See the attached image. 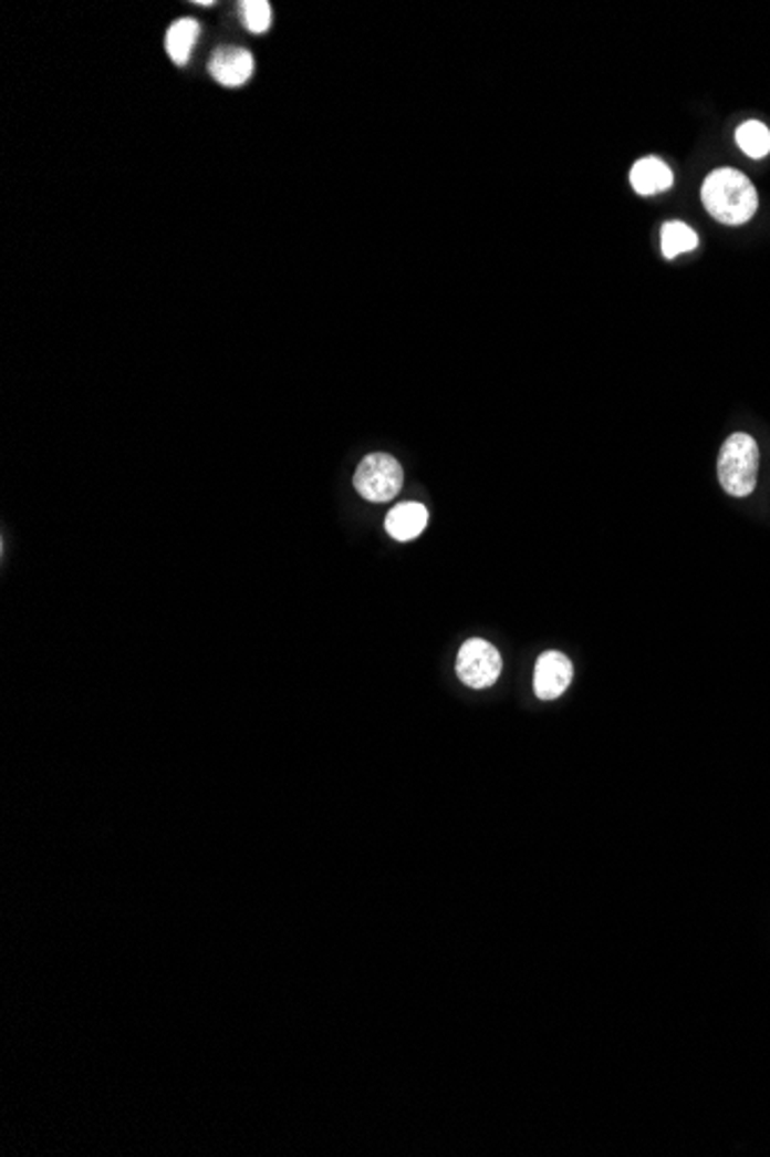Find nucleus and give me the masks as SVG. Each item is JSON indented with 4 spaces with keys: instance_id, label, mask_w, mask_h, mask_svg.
<instances>
[{
    "instance_id": "nucleus-1",
    "label": "nucleus",
    "mask_w": 770,
    "mask_h": 1157,
    "mask_svg": "<svg viewBox=\"0 0 770 1157\" xmlns=\"http://www.w3.org/2000/svg\"><path fill=\"white\" fill-rule=\"evenodd\" d=\"M704 208L722 225H746L757 213L759 197L752 180L738 169H718L701 185Z\"/></svg>"
},
{
    "instance_id": "nucleus-2",
    "label": "nucleus",
    "mask_w": 770,
    "mask_h": 1157,
    "mask_svg": "<svg viewBox=\"0 0 770 1157\" xmlns=\"http://www.w3.org/2000/svg\"><path fill=\"white\" fill-rule=\"evenodd\" d=\"M757 472H759V446L757 442L746 435L736 433L731 435L718 461V476L725 493L731 497H748L757 488Z\"/></svg>"
},
{
    "instance_id": "nucleus-3",
    "label": "nucleus",
    "mask_w": 770,
    "mask_h": 1157,
    "mask_svg": "<svg viewBox=\"0 0 770 1157\" xmlns=\"http://www.w3.org/2000/svg\"><path fill=\"white\" fill-rule=\"evenodd\" d=\"M353 486L363 499L383 504L391 502L399 495L404 486V469L397 463V457L388 453H372L363 457V463L357 465Z\"/></svg>"
},
{
    "instance_id": "nucleus-4",
    "label": "nucleus",
    "mask_w": 770,
    "mask_h": 1157,
    "mask_svg": "<svg viewBox=\"0 0 770 1157\" xmlns=\"http://www.w3.org/2000/svg\"><path fill=\"white\" fill-rule=\"evenodd\" d=\"M501 654L482 638L466 640L457 654V675L471 689H487L501 678Z\"/></svg>"
},
{
    "instance_id": "nucleus-5",
    "label": "nucleus",
    "mask_w": 770,
    "mask_h": 1157,
    "mask_svg": "<svg viewBox=\"0 0 770 1157\" xmlns=\"http://www.w3.org/2000/svg\"><path fill=\"white\" fill-rule=\"evenodd\" d=\"M208 70L217 84L227 89H238L250 82L254 74V56L252 51L242 47H222L215 49Z\"/></svg>"
},
{
    "instance_id": "nucleus-6",
    "label": "nucleus",
    "mask_w": 770,
    "mask_h": 1157,
    "mask_svg": "<svg viewBox=\"0 0 770 1157\" xmlns=\"http://www.w3.org/2000/svg\"><path fill=\"white\" fill-rule=\"evenodd\" d=\"M572 661L561 652H544L535 663V695L540 701H556L572 682Z\"/></svg>"
},
{
    "instance_id": "nucleus-7",
    "label": "nucleus",
    "mask_w": 770,
    "mask_h": 1157,
    "mask_svg": "<svg viewBox=\"0 0 770 1157\" xmlns=\"http://www.w3.org/2000/svg\"><path fill=\"white\" fill-rule=\"evenodd\" d=\"M429 514L427 508L418 502H404L397 504L388 516H385V531H388L395 541H414L427 527Z\"/></svg>"
},
{
    "instance_id": "nucleus-8",
    "label": "nucleus",
    "mask_w": 770,
    "mask_h": 1157,
    "mask_svg": "<svg viewBox=\"0 0 770 1157\" xmlns=\"http://www.w3.org/2000/svg\"><path fill=\"white\" fill-rule=\"evenodd\" d=\"M629 183L639 195H657L669 190L674 174L659 157H642L629 172Z\"/></svg>"
},
{
    "instance_id": "nucleus-9",
    "label": "nucleus",
    "mask_w": 770,
    "mask_h": 1157,
    "mask_svg": "<svg viewBox=\"0 0 770 1157\" xmlns=\"http://www.w3.org/2000/svg\"><path fill=\"white\" fill-rule=\"evenodd\" d=\"M201 35V25L199 21L195 19H178L169 25L167 31V53L171 56V61L180 68V65H187L189 56H191V49H195L197 40Z\"/></svg>"
},
{
    "instance_id": "nucleus-10",
    "label": "nucleus",
    "mask_w": 770,
    "mask_h": 1157,
    "mask_svg": "<svg viewBox=\"0 0 770 1157\" xmlns=\"http://www.w3.org/2000/svg\"><path fill=\"white\" fill-rule=\"evenodd\" d=\"M699 246V236L695 229L687 227L685 223H665L663 227V255L667 259H674L678 255L693 252Z\"/></svg>"
},
{
    "instance_id": "nucleus-11",
    "label": "nucleus",
    "mask_w": 770,
    "mask_h": 1157,
    "mask_svg": "<svg viewBox=\"0 0 770 1157\" xmlns=\"http://www.w3.org/2000/svg\"><path fill=\"white\" fill-rule=\"evenodd\" d=\"M738 148L750 157H763L770 153V130L759 121H748L736 130Z\"/></svg>"
},
{
    "instance_id": "nucleus-12",
    "label": "nucleus",
    "mask_w": 770,
    "mask_h": 1157,
    "mask_svg": "<svg viewBox=\"0 0 770 1157\" xmlns=\"http://www.w3.org/2000/svg\"><path fill=\"white\" fill-rule=\"evenodd\" d=\"M238 14L247 25V31L257 35L266 33L272 23V8L268 0H242V3H238Z\"/></svg>"
}]
</instances>
